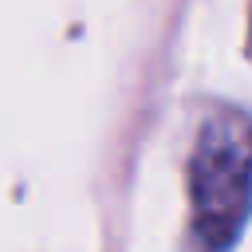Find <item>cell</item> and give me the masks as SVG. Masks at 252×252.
Returning <instances> with one entry per match:
<instances>
[{
	"instance_id": "obj_1",
	"label": "cell",
	"mask_w": 252,
	"mask_h": 252,
	"mask_svg": "<svg viewBox=\"0 0 252 252\" xmlns=\"http://www.w3.org/2000/svg\"><path fill=\"white\" fill-rule=\"evenodd\" d=\"M193 232L205 252H224L252 209V118L240 110H217L189 158Z\"/></svg>"
}]
</instances>
